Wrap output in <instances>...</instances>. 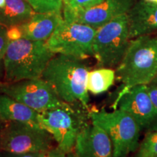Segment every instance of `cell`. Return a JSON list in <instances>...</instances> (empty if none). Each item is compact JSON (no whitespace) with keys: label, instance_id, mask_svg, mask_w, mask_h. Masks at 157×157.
Instances as JSON below:
<instances>
[{"label":"cell","instance_id":"d6986e66","mask_svg":"<svg viewBox=\"0 0 157 157\" xmlns=\"http://www.w3.org/2000/svg\"><path fill=\"white\" fill-rule=\"evenodd\" d=\"M32 7L35 13H62L63 0H24Z\"/></svg>","mask_w":157,"mask_h":157},{"label":"cell","instance_id":"7a4b0ae2","mask_svg":"<svg viewBox=\"0 0 157 157\" xmlns=\"http://www.w3.org/2000/svg\"><path fill=\"white\" fill-rule=\"evenodd\" d=\"M116 78L122 84L118 95L137 85H146L157 76V36L132 39L124 56L116 68Z\"/></svg>","mask_w":157,"mask_h":157},{"label":"cell","instance_id":"ffe728a7","mask_svg":"<svg viewBox=\"0 0 157 157\" xmlns=\"http://www.w3.org/2000/svg\"><path fill=\"white\" fill-rule=\"evenodd\" d=\"M103 0H63V10L76 11L90 8L99 5Z\"/></svg>","mask_w":157,"mask_h":157},{"label":"cell","instance_id":"7402d4cb","mask_svg":"<svg viewBox=\"0 0 157 157\" xmlns=\"http://www.w3.org/2000/svg\"><path fill=\"white\" fill-rule=\"evenodd\" d=\"M146 85L149 97L151 100L155 108L157 109V76L150 83L146 84Z\"/></svg>","mask_w":157,"mask_h":157},{"label":"cell","instance_id":"8fae6325","mask_svg":"<svg viewBox=\"0 0 157 157\" xmlns=\"http://www.w3.org/2000/svg\"><path fill=\"white\" fill-rule=\"evenodd\" d=\"M113 108L129 113L142 129H148L157 121V109L149 97L146 85L143 84L118 95Z\"/></svg>","mask_w":157,"mask_h":157},{"label":"cell","instance_id":"ac0fdd59","mask_svg":"<svg viewBox=\"0 0 157 157\" xmlns=\"http://www.w3.org/2000/svg\"><path fill=\"white\" fill-rule=\"evenodd\" d=\"M155 156H157V121L148 129L136 154V157Z\"/></svg>","mask_w":157,"mask_h":157},{"label":"cell","instance_id":"44dd1931","mask_svg":"<svg viewBox=\"0 0 157 157\" xmlns=\"http://www.w3.org/2000/svg\"><path fill=\"white\" fill-rule=\"evenodd\" d=\"M10 42L7 28L0 25V59H3L5 56Z\"/></svg>","mask_w":157,"mask_h":157},{"label":"cell","instance_id":"9a60e30c","mask_svg":"<svg viewBox=\"0 0 157 157\" xmlns=\"http://www.w3.org/2000/svg\"><path fill=\"white\" fill-rule=\"evenodd\" d=\"M39 124V112L13 98L0 94V122Z\"/></svg>","mask_w":157,"mask_h":157},{"label":"cell","instance_id":"7c38bea8","mask_svg":"<svg viewBox=\"0 0 157 157\" xmlns=\"http://www.w3.org/2000/svg\"><path fill=\"white\" fill-rule=\"evenodd\" d=\"M63 20L62 13H34L21 24L7 29L10 41L25 39L31 41L46 42Z\"/></svg>","mask_w":157,"mask_h":157},{"label":"cell","instance_id":"cb8c5ba5","mask_svg":"<svg viewBox=\"0 0 157 157\" xmlns=\"http://www.w3.org/2000/svg\"><path fill=\"white\" fill-rule=\"evenodd\" d=\"M42 153V152H41ZM41 153H29V154H13L0 151V157H39Z\"/></svg>","mask_w":157,"mask_h":157},{"label":"cell","instance_id":"52a82bcc","mask_svg":"<svg viewBox=\"0 0 157 157\" xmlns=\"http://www.w3.org/2000/svg\"><path fill=\"white\" fill-rule=\"evenodd\" d=\"M53 137L39 124L2 123L0 127V151L13 154L46 151L52 148Z\"/></svg>","mask_w":157,"mask_h":157},{"label":"cell","instance_id":"2e32d148","mask_svg":"<svg viewBox=\"0 0 157 157\" xmlns=\"http://www.w3.org/2000/svg\"><path fill=\"white\" fill-rule=\"evenodd\" d=\"M32 7L24 0H6L0 7V25L6 28L25 22L34 14Z\"/></svg>","mask_w":157,"mask_h":157},{"label":"cell","instance_id":"9c48e42d","mask_svg":"<svg viewBox=\"0 0 157 157\" xmlns=\"http://www.w3.org/2000/svg\"><path fill=\"white\" fill-rule=\"evenodd\" d=\"M0 94H5L40 113L49 109L67 107L42 78L16 82H0Z\"/></svg>","mask_w":157,"mask_h":157},{"label":"cell","instance_id":"6da1fadb","mask_svg":"<svg viewBox=\"0 0 157 157\" xmlns=\"http://www.w3.org/2000/svg\"><path fill=\"white\" fill-rule=\"evenodd\" d=\"M89 71L84 60L58 54L49 61L41 78L50 84L61 101L80 105L90 111Z\"/></svg>","mask_w":157,"mask_h":157},{"label":"cell","instance_id":"603a6c76","mask_svg":"<svg viewBox=\"0 0 157 157\" xmlns=\"http://www.w3.org/2000/svg\"><path fill=\"white\" fill-rule=\"evenodd\" d=\"M39 157H67V155L60 150L58 147H57V148H52L46 151L42 152Z\"/></svg>","mask_w":157,"mask_h":157},{"label":"cell","instance_id":"f1b7e54d","mask_svg":"<svg viewBox=\"0 0 157 157\" xmlns=\"http://www.w3.org/2000/svg\"><path fill=\"white\" fill-rule=\"evenodd\" d=\"M2 122H0V127H1V126H2Z\"/></svg>","mask_w":157,"mask_h":157},{"label":"cell","instance_id":"484cf974","mask_svg":"<svg viewBox=\"0 0 157 157\" xmlns=\"http://www.w3.org/2000/svg\"><path fill=\"white\" fill-rule=\"evenodd\" d=\"M67 155V157H76V156L75 155V154H74V152H71L69 153V154H66Z\"/></svg>","mask_w":157,"mask_h":157},{"label":"cell","instance_id":"83f0119b","mask_svg":"<svg viewBox=\"0 0 157 157\" xmlns=\"http://www.w3.org/2000/svg\"><path fill=\"white\" fill-rule=\"evenodd\" d=\"M146 1L151 2H154V3H157V0H146Z\"/></svg>","mask_w":157,"mask_h":157},{"label":"cell","instance_id":"5bb4252c","mask_svg":"<svg viewBox=\"0 0 157 157\" xmlns=\"http://www.w3.org/2000/svg\"><path fill=\"white\" fill-rule=\"evenodd\" d=\"M131 39L157 31V3L137 0L127 13Z\"/></svg>","mask_w":157,"mask_h":157},{"label":"cell","instance_id":"8992f818","mask_svg":"<svg viewBox=\"0 0 157 157\" xmlns=\"http://www.w3.org/2000/svg\"><path fill=\"white\" fill-rule=\"evenodd\" d=\"M71 104L67 107L49 109L39 113V123L50 133L58 147L66 154L74 151L76 138L87 123L85 109Z\"/></svg>","mask_w":157,"mask_h":157},{"label":"cell","instance_id":"e0dca14e","mask_svg":"<svg viewBox=\"0 0 157 157\" xmlns=\"http://www.w3.org/2000/svg\"><path fill=\"white\" fill-rule=\"evenodd\" d=\"M116 71L113 68L100 67L90 71L87 78V90L93 95H99L110 89L114 84Z\"/></svg>","mask_w":157,"mask_h":157},{"label":"cell","instance_id":"ba28073f","mask_svg":"<svg viewBox=\"0 0 157 157\" xmlns=\"http://www.w3.org/2000/svg\"><path fill=\"white\" fill-rule=\"evenodd\" d=\"M97 29L90 25L71 23L63 19L46 44L56 55L85 60L94 57L93 41Z\"/></svg>","mask_w":157,"mask_h":157},{"label":"cell","instance_id":"f546056e","mask_svg":"<svg viewBox=\"0 0 157 157\" xmlns=\"http://www.w3.org/2000/svg\"><path fill=\"white\" fill-rule=\"evenodd\" d=\"M155 157H157V156H155Z\"/></svg>","mask_w":157,"mask_h":157},{"label":"cell","instance_id":"4fadbf2b","mask_svg":"<svg viewBox=\"0 0 157 157\" xmlns=\"http://www.w3.org/2000/svg\"><path fill=\"white\" fill-rule=\"evenodd\" d=\"M74 152L76 157H113L109 136L93 123H87L82 127L76 138Z\"/></svg>","mask_w":157,"mask_h":157},{"label":"cell","instance_id":"5b68a950","mask_svg":"<svg viewBox=\"0 0 157 157\" xmlns=\"http://www.w3.org/2000/svg\"><path fill=\"white\" fill-rule=\"evenodd\" d=\"M127 14L116 17L98 29L93 41L94 58L98 66L116 68L131 41Z\"/></svg>","mask_w":157,"mask_h":157},{"label":"cell","instance_id":"277c9868","mask_svg":"<svg viewBox=\"0 0 157 157\" xmlns=\"http://www.w3.org/2000/svg\"><path fill=\"white\" fill-rule=\"evenodd\" d=\"M88 116L92 123L101 127L109 136L113 157H127L137 151L142 128L129 113L118 109L111 112L90 109Z\"/></svg>","mask_w":157,"mask_h":157},{"label":"cell","instance_id":"4316f807","mask_svg":"<svg viewBox=\"0 0 157 157\" xmlns=\"http://www.w3.org/2000/svg\"><path fill=\"white\" fill-rule=\"evenodd\" d=\"M6 0H0V7H3L4 5H5Z\"/></svg>","mask_w":157,"mask_h":157},{"label":"cell","instance_id":"d4e9b609","mask_svg":"<svg viewBox=\"0 0 157 157\" xmlns=\"http://www.w3.org/2000/svg\"><path fill=\"white\" fill-rule=\"evenodd\" d=\"M4 75H5V71H4L3 59H0V82L4 81Z\"/></svg>","mask_w":157,"mask_h":157},{"label":"cell","instance_id":"3957f363","mask_svg":"<svg viewBox=\"0 0 157 157\" xmlns=\"http://www.w3.org/2000/svg\"><path fill=\"white\" fill-rule=\"evenodd\" d=\"M55 56L45 42L25 39L10 41L3 58V82L12 83L41 78Z\"/></svg>","mask_w":157,"mask_h":157},{"label":"cell","instance_id":"30bf717a","mask_svg":"<svg viewBox=\"0 0 157 157\" xmlns=\"http://www.w3.org/2000/svg\"><path fill=\"white\" fill-rule=\"evenodd\" d=\"M137 0H103L99 5L81 10H63L66 21L87 25L96 29L116 17L127 14Z\"/></svg>","mask_w":157,"mask_h":157}]
</instances>
